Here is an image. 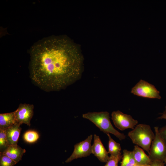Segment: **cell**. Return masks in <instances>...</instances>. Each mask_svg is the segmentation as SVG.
<instances>
[{
    "label": "cell",
    "instance_id": "cell-1",
    "mask_svg": "<svg viewBox=\"0 0 166 166\" xmlns=\"http://www.w3.org/2000/svg\"><path fill=\"white\" fill-rule=\"evenodd\" d=\"M82 59L77 47L68 40L46 39L31 50V78L45 91L61 90L80 78Z\"/></svg>",
    "mask_w": 166,
    "mask_h": 166
},
{
    "label": "cell",
    "instance_id": "cell-2",
    "mask_svg": "<svg viewBox=\"0 0 166 166\" xmlns=\"http://www.w3.org/2000/svg\"><path fill=\"white\" fill-rule=\"evenodd\" d=\"M82 117L91 121L104 133L113 134L121 140L126 137L123 133L119 132L113 126L108 112H88L83 114Z\"/></svg>",
    "mask_w": 166,
    "mask_h": 166
},
{
    "label": "cell",
    "instance_id": "cell-3",
    "mask_svg": "<svg viewBox=\"0 0 166 166\" xmlns=\"http://www.w3.org/2000/svg\"><path fill=\"white\" fill-rule=\"evenodd\" d=\"M133 143L149 153L150 148L155 137V134L150 126L147 124H137L128 133Z\"/></svg>",
    "mask_w": 166,
    "mask_h": 166
},
{
    "label": "cell",
    "instance_id": "cell-4",
    "mask_svg": "<svg viewBox=\"0 0 166 166\" xmlns=\"http://www.w3.org/2000/svg\"><path fill=\"white\" fill-rule=\"evenodd\" d=\"M154 128L155 136L150 146L148 156L151 160L164 162L166 157V143L159 132V127H155Z\"/></svg>",
    "mask_w": 166,
    "mask_h": 166
},
{
    "label": "cell",
    "instance_id": "cell-5",
    "mask_svg": "<svg viewBox=\"0 0 166 166\" xmlns=\"http://www.w3.org/2000/svg\"><path fill=\"white\" fill-rule=\"evenodd\" d=\"M131 93L144 98L160 99V92L155 86L148 82L140 80L131 89Z\"/></svg>",
    "mask_w": 166,
    "mask_h": 166
},
{
    "label": "cell",
    "instance_id": "cell-6",
    "mask_svg": "<svg viewBox=\"0 0 166 166\" xmlns=\"http://www.w3.org/2000/svg\"><path fill=\"white\" fill-rule=\"evenodd\" d=\"M111 119L115 126L118 129L123 131L126 129H133L138 121L129 115L124 114L119 110L113 112Z\"/></svg>",
    "mask_w": 166,
    "mask_h": 166
},
{
    "label": "cell",
    "instance_id": "cell-7",
    "mask_svg": "<svg viewBox=\"0 0 166 166\" xmlns=\"http://www.w3.org/2000/svg\"><path fill=\"white\" fill-rule=\"evenodd\" d=\"M93 135H89L85 140L74 145L73 151L65 161L69 163L74 159L87 157L92 153L91 142Z\"/></svg>",
    "mask_w": 166,
    "mask_h": 166
},
{
    "label": "cell",
    "instance_id": "cell-8",
    "mask_svg": "<svg viewBox=\"0 0 166 166\" xmlns=\"http://www.w3.org/2000/svg\"><path fill=\"white\" fill-rule=\"evenodd\" d=\"M33 105L20 104L18 108L14 111L16 123L20 124H25L30 125V121L34 115Z\"/></svg>",
    "mask_w": 166,
    "mask_h": 166
},
{
    "label": "cell",
    "instance_id": "cell-9",
    "mask_svg": "<svg viewBox=\"0 0 166 166\" xmlns=\"http://www.w3.org/2000/svg\"><path fill=\"white\" fill-rule=\"evenodd\" d=\"M92 153L101 162L106 163L109 159L108 152L103 145L99 136L95 134L92 146Z\"/></svg>",
    "mask_w": 166,
    "mask_h": 166
},
{
    "label": "cell",
    "instance_id": "cell-10",
    "mask_svg": "<svg viewBox=\"0 0 166 166\" xmlns=\"http://www.w3.org/2000/svg\"><path fill=\"white\" fill-rule=\"evenodd\" d=\"M20 125V124L16 123L5 129L8 147L10 145L17 144L21 130Z\"/></svg>",
    "mask_w": 166,
    "mask_h": 166
},
{
    "label": "cell",
    "instance_id": "cell-11",
    "mask_svg": "<svg viewBox=\"0 0 166 166\" xmlns=\"http://www.w3.org/2000/svg\"><path fill=\"white\" fill-rule=\"evenodd\" d=\"M26 151L25 149L22 148L17 144L9 146L0 153L8 156L17 163L21 160Z\"/></svg>",
    "mask_w": 166,
    "mask_h": 166
},
{
    "label": "cell",
    "instance_id": "cell-12",
    "mask_svg": "<svg viewBox=\"0 0 166 166\" xmlns=\"http://www.w3.org/2000/svg\"><path fill=\"white\" fill-rule=\"evenodd\" d=\"M132 152L136 164H150L151 160L148 156L145 153L142 148L138 145H135Z\"/></svg>",
    "mask_w": 166,
    "mask_h": 166
},
{
    "label": "cell",
    "instance_id": "cell-13",
    "mask_svg": "<svg viewBox=\"0 0 166 166\" xmlns=\"http://www.w3.org/2000/svg\"><path fill=\"white\" fill-rule=\"evenodd\" d=\"M16 123L14 111L0 114V128L6 129Z\"/></svg>",
    "mask_w": 166,
    "mask_h": 166
},
{
    "label": "cell",
    "instance_id": "cell-14",
    "mask_svg": "<svg viewBox=\"0 0 166 166\" xmlns=\"http://www.w3.org/2000/svg\"><path fill=\"white\" fill-rule=\"evenodd\" d=\"M109 138L108 153L111 156H121V149L120 144L114 141L109 133L107 134Z\"/></svg>",
    "mask_w": 166,
    "mask_h": 166
},
{
    "label": "cell",
    "instance_id": "cell-15",
    "mask_svg": "<svg viewBox=\"0 0 166 166\" xmlns=\"http://www.w3.org/2000/svg\"><path fill=\"white\" fill-rule=\"evenodd\" d=\"M122 160L120 166H134L136 164L132 151L124 149Z\"/></svg>",
    "mask_w": 166,
    "mask_h": 166
},
{
    "label": "cell",
    "instance_id": "cell-16",
    "mask_svg": "<svg viewBox=\"0 0 166 166\" xmlns=\"http://www.w3.org/2000/svg\"><path fill=\"white\" fill-rule=\"evenodd\" d=\"M39 136L38 133L34 130H29L26 132L23 136L24 140L29 143H34L39 139Z\"/></svg>",
    "mask_w": 166,
    "mask_h": 166
},
{
    "label": "cell",
    "instance_id": "cell-17",
    "mask_svg": "<svg viewBox=\"0 0 166 166\" xmlns=\"http://www.w3.org/2000/svg\"><path fill=\"white\" fill-rule=\"evenodd\" d=\"M0 153V166H14L17 164L8 156Z\"/></svg>",
    "mask_w": 166,
    "mask_h": 166
},
{
    "label": "cell",
    "instance_id": "cell-18",
    "mask_svg": "<svg viewBox=\"0 0 166 166\" xmlns=\"http://www.w3.org/2000/svg\"><path fill=\"white\" fill-rule=\"evenodd\" d=\"M5 129L0 128V149L1 151L7 147Z\"/></svg>",
    "mask_w": 166,
    "mask_h": 166
},
{
    "label": "cell",
    "instance_id": "cell-19",
    "mask_svg": "<svg viewBox=\"0 0 166 166\" xmlns=\"http://www.w3.org/2000/svg\"><path fill=\"white\" fill-rule=\"evenodd\" d=\"M122 156H110L104 166H118L119 162L122 159Z\"/></svg>",
    "mask_w": 166,
    "mask_h": 166
},
{
    "label": "cell",
    "instance_id": "cell-20",
    "mask_svg": "<svg viewBox=\"0 0 166 166\" xmlns=\"http://www.w3.org/2000/svg\"><path fill=\"white\" fill-rule=\"evenodd\" d=\"M149 166H164V163L158 160H151Z\"/></svg>",
    "mask_w": 166,
    "mask_h": 166
},
{
    "label": "cell",
    "instance_id": "cell-21",
    "mask_svg": "<svg viewBox=\"0 0 166 166\" xmlns=\"http://www.w3.org/2000/svg\"><path fill=\"white\" fill-rule=\"evenodd\" d=\"M159 131L163 139L166 143V125L159 129Z\"/></svg>",
    "mask_w": 166,
    "mask_h": 166
},
{
    "label": "cell",
    "instance_id": "cell-22",
    "mask_svg": "<svg viewBox=\"0 0 166 166\" xmlns=\"http://www.w3.org/2000/svg\"><path fill=\"white\" fill-rule=\"evenodd\" d=\"M158 119H166V106H165V110L163 113H162V115L160 117H158Z\"/></svg>",
    "mask_w": 166,
    "mask_h": 166
},
{
    "label": "cell",
    "instance_id": "cell-23",
    "mask_svg": "<svg viewBox=\"0 0 166 166\" xmlns=\"http://www.w3.org/2000/svg\"><path fill=\"white\" fill-rule=\"evenodd\" d=\"M134 166H149V165H140L136 164Z\"/></svg>",
    "mask_w": 166,
    "mask_h": 166
},
{
    "label": "cell",
    "instance_id": "cell-24",
    "mask_svg": "<svg viewBox=\"0 0 166 166\" xmlns=\"http://www.w3.org/2000/svg\"><path fill=\"white\" fill-rule=\"evenodd\" d=\"M164 162L166 164V157H165V159H164Z\"/></svg>",
    "mask_w": 166,
    "mask_h": 166
}]
</instances>
